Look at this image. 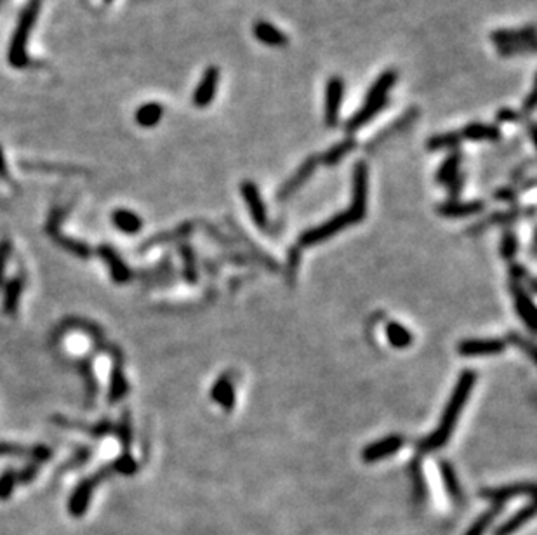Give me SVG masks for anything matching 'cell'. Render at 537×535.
I'll return each mask as SVG.
<instances>
[{
  "label": "cell",
  "mask_w": 537,
  "mask_h": 535,
  "mask_svg": "<svg viewBox=\"0 0 537 535\" xmlns=\"http://www.w3.org/2000/svg\"><path fill=\"white\" fill-rule=\"evenodd\" d=\"M367 185H369V169L365 162H356L353 165L352 178V204L345 212H337L336 216L322 223L320 226L306 230L299 237L301 247H312L323 242L327 238L348 228L350 224L360 223L365 217L367 212Z\"/></svg>",
  "instance_id": "cell-1"
},
{
  "label": "cell",
  "mask_w": 537,
  "mask_h": 535,
  "mask_svg": "<svg viewBox=\"0 0 537 535\" xmlns=\"http://www.w3.org/2000/svg\"><path fill=\"white\" fill-rule=\"evenodd\" d=\"M475 381H477V376H475V372L466 370L461 374L459 381H457L456 388L452 391L450 398H448L447 405H445L444 416H442L440 424L438 427L431 433L428 438L421 440L418 443L419 452H435L437 449L444 447L445 443L448 442L450 438L452 431H454V427H456L457 419H459L461 412H463V407L466 405L468 398H470L471 390L475 386Z\"/></svg>",
  "instance_id": "cell-2"
},
{
  "label": "cell",
  "mask_w": 537,
  "mask_h": 535,
  "mask_svg": "<svg viewBox=\"0 0 537 535\" xmlns=\"http://www.w3.org/2000/svg\"><path fill=\"white\" fill-rule=\"evenodd\" d=\"M41 9L42 0H28L25 9L19 12L18 25H16L11 44H9L8 49V61L16 70H23V68L30 67L32 60L30 54H28V42H30L32 32H34L35 25H37Z\"/></svg>",
  "instance_id": "cell-3"
},
{
  "label": "cell",
  "mask_w": 537,
  "mask_h": 535,
  "mask_svg": "<svg viewBox=\"0 0 537 535\" xmlns=\"http://www.w3.org/2000/svg\"><path fill=\"white\" fill-rule=\"evenodd\" d=\"M345 97V80L339 75H334L325 84L323 96V120L327 127H336L341 115V104Z\"/></svg>",
  "instance_id": "cell-4"
},
{
  "label": "cell",
  "mask_w": 537,
  "mask_h": 535,
  "mask_svg": "<svg viewBox=\"0 0 537 535\" xmlns=\"http://www.w3.org/2000/svg\"><path fill=\"white\" fill-rule=\"evenodd\" d=\"M219 86V68L211 64V67L205 68V71L202 73L201 82L196 86L195 93H193V104L196 108H207L209 104L212 103L216 96V91Z\"/></svg>",
  "instance_id": "cell-5"
},
{
  "label": "cell",
  "mask_w": 537,
  "mask_h": 535,
  "mask_svg": "<svg viewBox=\"0 0 537 535\" xmlns=\"http://www.w3.org/2000/svg\"><path fill=\"white\" fill-rule=\"evenodd\" d=\"M506 344L499 339H466L459 342L457 351L461 357L475 358V357H494V355L503 353Z\"/></svg>",
  "instance_id": "cell-6"
},
{
  "label": "cell",
  "mask_w": 537,
  "mask_h": 535,
  "mask_svg": "<svg viewBox=\"0 0 537 535\" xmlns=\"http://www.w3.org/2000/svg\"><path fill=\"white\" fill-rule=\"evenodd\" d=\"M319 164H320L319 156L317 155L308 156V158L303 162V165H301V167L297 169L296 172H294L293 178L287 179V181L284 182V186H282L280 191H278V200H287L289 197H293V195L296 193L297 190H299L301 186H303L304 182L308 181V179L315 174L317 165Z\"/></svg>",
  "instance_id": "cell-7"
},
{
  "label": "cell",
  "mask_w": 537,
  "mask_h": 535,
  "mask_svg": "<svg viewBox=\"0 0 537 535\" xmlns=\"http://www.w3.org/2000/svg\"><path fill=\"white\" fill-rule=\"evenodd\" d=\"M536 487H534L532 482H523V484H513V485H503V487L496 488H483L480 492L483 499L487 501H492L494 504H504L507 499L522 497V495H529L532 497Z\"/></svg>",
  "instance_id": "cell-8"
},
{
  "label": "cell",
  "mask_w": 537,
  "mask_h": 535,
  "mask_svg": "<svg viewBox=\"0 0 537 535\" xmlns=\"http://www.w3.org/2000/svg\"><path fill=\"white\" fill-rule=\"evenodd\" d=\"M240 193L244 197L245 204H247L254 223L260 228H266V207H264V202L261 198L258 186L252 181H244L240 185Z\"/></svg>",
  "instance_id": "cell-9"
},
{
  "label": "cell",
  "mask_w": 537,
  "mask_h": 535,
  "mask_svg": "<svg viewBox=\"0 0 537 535\" xmlns=\"http://www.w3.org/2000/svg\"><path fill=\"white\" fill-rule=\"evenodd\" d=\"M405 445V440L398 435H391L385 440L367 445L362 452V457L365 462H376L381 459L389 457L393 453H397L402 447Z\"/></svg>",
  "instance_id": "cell-10"
},
{
  "label": "cell",
  "mask_w": 537,
  "mask_h": 535,
  "mask_svg": "<svg viewBox=\"0 0 537 535\" xmlns=\"http://www.w3.org/2000/svg\"><path fill=\"white\" fill-rule=\"evenodd\" d=\"M103 475H104V471L98 473V475L84 479V482H82V484L78 485L77 488H75L73 495H71V499H70V513L73 514V516H82V514L86 513L94 487H96L101 479H103L101 478Z\"/></svg>",
  "instance_id": "cell-11"
},
{
  "label": "cell",
  "mask_w": 537,
  "mask_h": 535,
  "mask_svg": "<svg viewBox=\"0 0 537 535\" xmlns=\"http://www.w3.org/2000/svg\"><path fill=\"white\" fill-rule=\"evenodd\" d=\"M490 40L497 47H507L516 44H534L536 42V30L529 25L525 28H510V30H496L490 34Z\"/></svg>",
  "instance_id": "cell-12"
},
{
  "label": "cell",
  "mask_w": 537,
  "mask_h": 535,
  "mask_svg": "<svg viewBox=\"0 0 537 535\" xmlns=\"http://www.w3.org/2000/svg\"><path fill=\"white\" fill-rule=\"evenodd\" d=\"M512 292L513 298H515V308L516 313H518L520 318L523 320V324L525 327L529 329L532 334H536L537 327H536V306H534L532 299H530L529 294L525 292L522 285L518 282H515L512 285Z\"/></svg>",
  "instance_id": "cell-13"
},
{
  "label": "cell",
  "mask_w": 537,
  "mask_h": 535,
  "mask_svg": "<svg viewBox=\"0 0 537 535\" xmlns=\"http://www.w3.org/2000/svg\"><path fill=\"white\" fill-rule=\"evenodd\" d=\"M388 101H378V103H363L362 104V108L358 110V112L353 113V117H350L348 120H346L345 123V130L346 132L352 136L353 132H356V130L362 129L363 126H367V123L371 122V120H374L376 117L379 115V113L382 112V110L388 106Z\"/></svg>",
  "instance_id": "cell-14"
},
{
  "label": "cell",
  "mask_w": 537,
  "mask_h": 535,
  "mask_svg": "<svg viewBox=\"0 0 537 535\" xmlns=\"http://www.w3.org/2000/svg\"><path fill=\"white\" fill-rule=\"evenodd\" d=\"M398 73L395 70H385L378 78L374 80L369 91L365 94L363 103H378V101L389 99V91L397 84Z\"/></svg>",
  "instance_id": "cell-15"
},
{
  "label": "cell",
  "mask_w": 537,
  "mask_h": 535,
  "mask_svg": "<svg viewBox=\"0 0 537 535\" xmlns=\"http://www.w3.org/2000/svg\"><path fill=\"white\" fill-rule=\"evenodd\" d=\"M485 209V202L471 200V202H456L448 200L445 204L438 205V214L444 217H468L480 214Z\"/></svg>",
  "instance_id": "cell-16"
},
{
  "label": "cell",
  "mask_w": 537,
  "mask_h": 535,
  "mask_svg": "<svg viewBox=\"0 0 537 535\" xmlns=\"http://www.w3.org/2000/svg\"><path fill=\"white\" fill-rule=\"evenodd\" d=\"M252 34L260 42L270 47H286L289 44V37L277 26L268 21H256L252 26Z\"/></svg>",
  "instance_id": "cell-17"
},
{
  "label": "cell",
  "mask_w": 537,
  "mask_h": 535,
  "mask_svg": "<svg viewBox=\"0 0 537 535\" xmlns=\"http://www.w3.org/2000/svg\"><path fill=\"white\" fill-rule=\"evenodd\" d=\"M461 136H463V139H470V141L496 143L501 139V129L497 126H494V123L471 122L463 127Z\"/></svg>",
  "instance_id": "cell-18"
},
{
  "label": "cell",
  "mask_w": 537,
  "mask_h": 535,
  "mask_svg": "<svg viewBox=\"0 0 537 535\" xmlns=\"http://www.w3.org/2000/svg\"><path fill=\"white\" fill-rule=\"evenodd\" d=\"M534 514H536V506H534V502H529L527 506H523L522 510L516 511L510 520H506L503 525H499V527L496 528V532H494V535H513L518 528H522L523 525L529 523L534 518Z\"/></svg>",
  "instance_id": "cell-19"
},
{
  "label": "cell",
  "mask_w": 537,
  "mask_h": 535,
  "mask_svg": "<svg viewBox=\"0 0 537 535\" xmlns=\"http://www.w3.org/2000/svg\"><path fill=\"white\" fill-rule=\"evenodd\" d=\"M356 139L353 138V136H348V138L341 139L339 143H336V145L332 146V148L327 150L325 153H323L322 156H319L320 162H322L323 165H329V167H334V165H337L339 162H341L343 158H345L348 153H352L353 150L356 148Z\"/></svg>",
  "instance_id": "cell-20"
},
{
  "label": "cell",
  "mask_w": 537,
  "mask_h": 535,
  "mask_svg": "<svg viewBox=\"0 0 537 535\" xmlns=\"http://www.w3.org/2000/svg\"><path fill=\"white\" fill-rule=\"evenodd\" d=\"M163 117V106L157 101H150V103L141 104L139 108L136 110V119L137 126L145 127V129H150V127H155L157 123L162 120Z\"/></svg>",
  "instance_id": "cell-21"
},
{
  "label": "cell",
  "mask_w": 537,
  "mask_h": 535,
  "mask_svg": "<svg viewBox=\"0 0 537 535\" xmlns=\"http://www.w3.org/2000/svg\"><path fill=\"white\" fill-rule=\"evenodd\" d=\"M100 254L103 256V259L106 261L108 266H110L111 276H113V280H115L117 283H124L129 280L130 276L129 270H127V266L124 264V261L120 259V256H117L115 250L106 246V247H101Z\"/></svg>",
  "instance_id": "cell-22"
},
{
  "label": "cell",
  "mask_w": 537,
  "mask_h": 535,
  "mask_svg": "<svg viewBox=\"0 0 537 535\" xmlns=\"http://www.w3.org/2000/svg\"><path fill=\"white\" fill-rule=\"evenodd\" d=\"M211 396L212 400L218 401V403H221L222 407H225V410H233L235 407V388L233 384L230 383V379L228 377H221L219 381H216V384L212 386V391H211Z\"/></svg>",
  "instance_id": "cell-23"
},
{
  "label": "cell",
  "mask_w": 537,
  "mask_h": 535,
  "mask_svg": "<svg viewBox=\"0 0 537 535\" xmlns=\"http://www.w3.org/2000/svg\"><path fill=\"white\" fill-rule=\"evenodd\" d=\"M461 162H463V153L454 150V152L444 160V164L440 165V169H438L437 181L442 182V185H448V182L454 181V178L461 172Z\"/></svg>",
  "instance_id": "cell-24"
},
{
  "label": "cell",
  "mask_w": 537,
  "mask_h": 535,
  "mask_svg": "<svg viewBox=\"0 0 537 535\" xmlns=\"http://www.w3.org/2000/svg\"><path fill=\"white\" fill-rule=\"evenodd\" d=\"M461 141H463V136L461 132H442V134H435L431 136L430 139L426 141V148L430 152H440V150H456L459 148Z\"/></svg>",
  "instance_id": "cell-25"
},
{
  "label": "cell",
  "mask_w": 537,
  "mask_h": 535,
  "mask_svg": "<svg viewBox=\"0 0 537 535\" xmlns=\"http://www.w3.org/2000/svg\"><path fill=\"white\" fill-rule=\"evenodd\" d=\"M503 510H504V504H494L490 510H487L485 513L480 514V516L473 521V525L468 528L464 535H485V532L489 530L492 521L503 513Z\"/></svg>",
  "instance_id": "cell-26"
},
{
  "label": "cell",
  "mask_w": 537,
  "mask_h": 535,
  "mask_svg": "<svg viewBox=\"0 0 537 535\" xmlns=\"http://www.w3.org/2000/svg\"><path fill=\"white\" fill-rule=\"evenodd\" d=\"M113 223L119 230H122L124 233H137L143 226V221L134 214V212L126 211V209H117L113 212Z\"/></svg>",
  "instance_id": "cell-27"
},
{
  "label": "cell",
  "mask_w": 537,
  "mask_h": 535,
  "mask_svg": "<svg viewBox=\"0 0 537 535\" xmlns=\"http://www.w3.org/2000/svg\"><path fill=\"white\" fill-rule=\"evenodd\" d=\"M386 337H388L389 344L393 348H398V350H404L407 346H411L412 342V335L404 325L397 324V322H389L386 325Z\"/></svg>",
  "instance_id": "cell-28"
},
{
  "label": "cell",
  "mask_w": 537,
  "mask_h": 535,
  "mask_svg": "<svg viewBox=\"0 0 537 535\" xmlns=\"http://www.w3.org/2000/svg\"><path fill=\"white\" fill-rule=\"evenodd\" d=\"M438 468H440L442 478H444V485L445 488H447L448 495H450L454 501H461L463 492H461V485H459V479H457L456 469L452 468L447 461H442Z\"/></svg>",
  "instance_id": "cell-29"
},
{
  "label": "cell",
  "mask_w": 537,
  "mask_h": 535,
  "mask_svg": "<svg viewBox=\"0 0 537 535\" xmlns=\"http://www.w3.org/2000/svg\"><path fill=\"white\" fill-rule=\"evenodd\" d=\"M127 393V383L124 379L122 374V365H119V361L115 364L113 368V374H111V388H110V401L111 403H117L119 400H122Z\"/></svg>",
  "instance_id": "cell-30"
},
{
  "label": "cell",
  "mask_w": 537,
  "mask_h": 535,
  "mask_svg": "<svg viewBox=\"0 0 537 535\" xmlns=\"http://www.w3.org/2000/svg\"><path fill=\"white\" fill-rule=\"evenodd\" d=\"M415 115H418V110H415V108L409 110V112L405 113V115H402L400 119L395 120V122H393L391 126H389L388 129H386V132L378 134V136H376V139H374V143H372V145H374V146H376V145H379V143H381L382 139H388V138H391V136H395V134H397V132H400L402 129H405V127H407L409 123H411L412 120L415 119Z\"/></svg>",
  "instance_id": "cell-31"
},
{
  "label": "cell",
  "mask_w": 537,
  "mask_h": 535,
  "mask_svg": "<svg viewBox=\"0 0 537 535\" xmlns=\"http://www.w3.org/2000/svg\"><path fill=\"white\" fill-rule=\"evenodd\" d=\"M23 290V283L19 278L11 280L8 283V289H5V298H4V309L8 315H14L16 309H18V301L19 294Z\"/></svg>",
  "instance_id": "cell-32"
},
{
  "label": "cell",
  "mask_w": 537,
  "mask_h": 535,
  "mask_svg": "<svg viewBox=\"0 0 537 535\" xmlns=\"http://www.w3.org/2000/svg\"><path fill=\"white\" fill-rule=\"evenodd\" d=\"M0 453H19V455H32L34 459H37V462L41 464L42 461L51 457V450L45 449V447H34V449H19L14 445H0Z\"/></svg>",
  "instance_id": "cell-33"
},
{
  "label": "cell",
  "mask_w": 537,
  "mask_h": 535,
  "mask_svg": "<svg viewBox=\"0 0 537 535\" xmlns=\"http://www.w3.org/2000/svg\"><path fill=\"white\" fill-rule=\"evenodd\" d=\"M411 473H412V488H414L415 501L422 502L426 499V484H424V478H422L421 468H419V462L414 461L411 462Z\"/></svg>",
  "instance_id": "cell-34"
},
{
  "label": "cell",
  "mask_w": 537,
  "mask_h": 535,
  "mask_svg": "<svg viewBox=\"0 0 537 535\" xmlns=\"http://www.w3.org/2000/svg\"><path fill=\"white\" fill-rule=\"evenodd\" d=\"M518 250V240H516L515 233L513 231H506L503 235V242H501V254H503L504 259H513Z\"/></svg>",
  "instance_id": "cell-35"
},
{
  "label": "cell",
  "mask_w": 537,
  "mask_h": 535,
  "mask_svg": "<svg viewBox=\"0 0 537 535\" xmlns=\"http://www.w3.org/2000/svg\"><path fill=\"white\" fill-rule=\"evenodd\" d=\"M16 482H18V475L14 471H5L0 476V499L11 497Z\"/></svg>",
  "instance_id": "cell-36"
},
{
  "label": "cell",
  "mask_w": 537,
  "mask_h": 535,
  "mask_svg": "<svg viewBox=\"0 0 537 535\" xmlns=\"http://www.w3.org/2000/svg\"><path fill=\"white\" fill-rule=\"evenodd\" d=\"M115 469L120 471L122 475H134L137 471V464L133 457H130V453L126 452L119 461L115 462Z\"/></svg>",
  "instance_id": "cell-37"
},
{
  "label": "cell",
  "mask_w": 537,
  "mask_h": 535,
  "mask_svg": "<svg viewBox=\"0 0 537 535\" xmlns=\"http://www.w3.org/2000/svg\"><path fill=\"white\" fill-rule=\"evenodd\" d=\"M496 119L499 122H520L523 119L522 112H516L513 108H501L499 112L496 113Z\"/></svg>",
  "instance_id": "cell-38"
},
{
  "label": "cell",
  "mask_w": 537,
  "mask_h": 535,
  "mask_svg": "<svg viewBox=\"0 0 537 535\" xmlns=\"http://www.w3.org/2000/svg\"><path fill=\"white\" fill-rule=\"evenodd\" d=\"M9 254H11V243H9L8 240L0 242V283H2V278H4V266L9 259Z\"/></svg>",
  "instance_id": "cell-39"
},
{
  "label": "cell",
  "mask_w": 537,
  "mask_h": 535,
  "mask_svg": "<svg viewBox=\"0 0 537 535\" xmlns=\"http://www.w3.org/2000/svg\"><path fill=\"white\" fill-rule=\"evenodd\" d=\"M510 337H512V339H510V341H512L513 344H516V346H518V348H522V350L525 351V353L529 355V357L534 360V344H532V341H523V339L520 337L518 334H515V332H513V334H510Z\"/></svg>",
  "instance_id": "cell-40"
},
{
  "label": "cell",
  "mask_w": 537,
  "mask_h": 535,
  "mask_svg": "<svg viewBox=\"0 0 537 535\" xmlns=\"http://www.w3.org/2000/svg\"><path fill=\"white\" fill-rule=\"evenodd\" d=\"M536 110V87H534L532 91L529 93V96L525 97V101H523V106H522V115H530V113Z\"/></svg>",
  "instance_id": "cell-41"
},
{
  "label": "cell",
  "mask_w": 537,
  "mask_h": 535,
  "mask_svg": "<svg viewBox=\"0 0 537 535\" xmlns=\"http://www.w3.org/2000/svg\"><path fill=\"white\" fill-rule=\"evenodd\" d=\"M494 195L504 202H515L516 200V191L513 190V188H510V186H506V188H503V190L496 191Z\"/></svg>",
  "instance_id": "cell-42"
},
{
  "label": "cell",
  "mask_w": 537,
  "mask_h": 535,
  "mask_svg": "<svg viewBox=\"0 0 537 535\" xmlns=\"http://www.w3.org/2000/svg\"><path fill=\"white\" fill-rule=\"evenodd\" d=\"M37 471H38V464H30L28 468L25 469V471L21 473V475H18V479L19 482H25L26 484V482H30V479L35 478Z\"/></svg>",
  "instance_id": "cell-43"
},
{
  "label": "cell",
  "mask_w": 537,
  "mask_h": 535,
  "mask_svg": "<svg viewBox=\"0 0 537 535\" xmlns=\"http://www.w3.org/2000/svg\"><path fill=\"white\" fill-rule=\"evenodd\" d=\"M461 188H463V174H457L456 178H454V181L448 182V190H450V195L452 197H457L461 191Z\"/></svg>",
  "instance_id": "cell-44"
},
{
  "label": "cell",
  "mask_w": 537,
  "mask_h": 535,
  "mask_svg": "<svg viewBox=\"0 0 537 535\" xmlns=\"http://www.w3.org/2000/svg\"><path fill=\"white\" fill-rule=\"evenodd\" d=\"M0 178L9 179L8 164H5V156H4V152H2V148H0Z\"/></svg>",
  "instance_id": "cell-45"
},
{
  "label": "cell",
  "mask_w": 537,
  "mask_h": 535,
  "mask_svg": "<svg viewBox=\"0 0 537 535\" xmlns=\"http://www.w3.org/2000/svg\"><path fill=\"white\" fill-rule=\"evenodd\" d=\"M527 130H529L530 141L534 143V130H536V123H534V122H530V123H529V129H527Z\"/></svg>",
  "instance_id": "cell-46"
},
{
  "label": "cell",
  "mask_w": 537,
  "mask_h": 535,
  "mask_svg": "<svg viewBox=\"0 0 537 535\" xmlns=\"http://www.w3.org/2000/svg\"><path fill=\"white\" fill-rule=\"evenodd\" d=\"M4 2H5V0H0V8H2V5H4Z\"/></svg>",
  "instance_id": "cell-47"
},
{
  "label": "cell",
  "mask_w": 537,
  "mask_h": 535,
  "mask_svg": "<svg viewBox=\"0 0 537 535\" xmlns=\"http://www.w3.org/2000/svg\"><path fill=\"white\" fill-rule=\"evenodd\" d=\"M108 2H110V0H108Z\"/></svg>",
  "instance_id": "cell-48"
}]
</instances>
